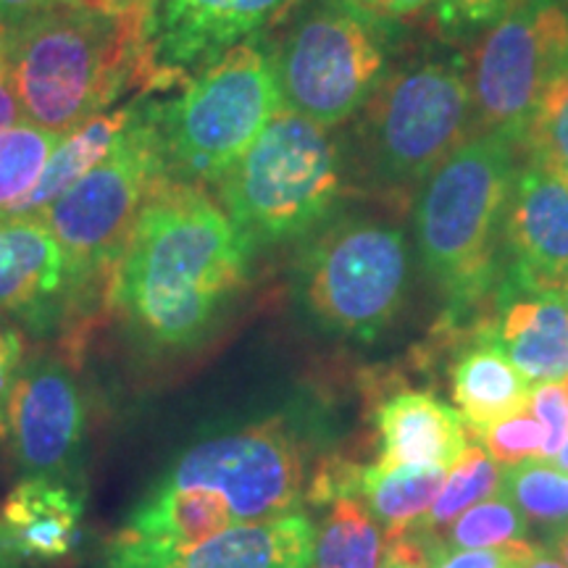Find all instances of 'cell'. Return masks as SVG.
<instances>
[{"instance_id": "39", "label": "cell", "mask_w": 568, "mask_h": 568, "mask_svg": "<svg viewBox=\"0 0 568 568\" xmlns=\"http://www.w3.org/2000/svg\"><path fill=\"white\" fill-rule=\"evenodd\" d=\"M545 548H548L552 556H556L560 564L564 566H568V527L566 529H560L558 535H552L550 539H548V545H545Z\"/></svg>"}, {"instance_id": "30", "label": "cell", "mask_w": 568, "mask_h": 568, "mask_svg": "<svg viewBox=\"0 0 568 568\" xmlns=\"http://www.w3.org/2000/svg\"><path fill=\"white\" fill-rule=\"evenodd\" d=\"M479 437L493 460L503 466H516L535 458L542 460L545 432L529 406L516 410L514 416L503 418V422L493 424Z\"/></svg>"}, {"instance_id": "33", "label": "cell", "mask_w": 568, "mask_h": 568, "mask_svg": "<svg viewBox=\"0 0 568 568\" xmlns=\"http://www.w3.org/2000/svg\"><path fill=\"white\" fill-rule=\"evenodd\" d=\"M529 408L542 424V460H550L568 437V397L560 385H537L529 395Z\"/></svg>"}, {"instance_id": "19", "label": "cell", "mask_w": 568, "mask_h": 568, "mask_svg": "<svg viewBox=\"0 0 568 568\" xmlns=\"http://www.w3.org/2000/svg\"><path fill=\"white\" fill-rule=\"evenodd\" d=\"M82 521V481L21 477L0 506V529L24 564L67 558L80 545Z\"/></svg>"}, {"instance_id": "45", "label": "cell", "mask_w": 568, "mask_h": 568, "mask_svg": "<svg viewBox=\"0 0 568 568\" xmlns=\"http://www.w3.org/2000/svg\"><path fill=\"white\" fill-rule=\"evenodd\" d=\"M151 3H155V0H151Z\"/></svg>"}, {"instance_id": "7", "label": "cell", "mask_w": 568, "mask_h": 568, "mask_svg": "<svg viewBox=\"0 0 568 568\" xmlns=\"http://www.w3.org/2000/svg\"><path fill=\"white\" fill-rule=\"evenodd\" d=\"M406 287V234L382 219L332 222L295 266V293L311 322L355 343H374L393 324Z\"/></svg>"}, {"instance_id": "12", "label": "cell", "mask_w": 568, "mask_h": 568, "mask_svg": "<svg viewBox=\"0 0 568 568\" xmlns=\"http://www.w3.org/2000/svg\"><path fill=\"white\" fill-rule=\"evenodd\" d=\"M6 439L21 477L82 481L88 403L63 361H24L6 408Z\"/></svg>"}, {"instance_id": "23", "label": "cell", "mask_w": 568, "mask_h": 568, "mask_svg": "<svg viewBox=\"0 0 568 568\" xmlns=\"http://www.w3.org/2000/svg\"><path fill=\"white\" fill-rule=\"evenodd\" d=\"M445 468H361L358 500H364L387 537H400L426 516L445 485Z\"/></svg>"}, {"instance_id": "28", "label": "cell", "mask_w": 568, "mask_h": 568, "mask_svg": "<svg viewBox=\"0 0 568 568\" xmlns=\"http://www.w3.org/2000/svg\"><path fill=\"white\" fill-rule=\"evenodd\" d=\"M529 527L518 510L510 506L506 497L495 495L471 506L460 514L456 521L437 542H432L426 552L435 550H481V548H503V545L529 542Z\"/></svg>"}, {"instance_id": "43", "label": "cell", "mask_w": 568, "mask_h": 568, "mask_svg": "<svg viewBox=\"0 0 568 568\" xmlns=\"http://www.w3.org/2000/svg\"><path fill=\"white\" fill-rule=\"evenodd\" d=\"M560 387H564V393H566V397H568V376H566V379H564V385H560Z\"/></svg>"}, {"instance_id": "13", "label": "cell", "mask_w": 568, "mask_h": 568, "mask_svg": "<svg viewBox=\"0 0 568 568\" xmlns=\"http://www.w3.org/2000/svg\"><path fill=\"white\" fill-rule=\"evenodd\" d=\"M95 308L40 216L0 213V318L38 337Z\"/></svg>"}, {"instance_id": "27", "label": "cell", "mask_w": 568, "mask_h": 568, "mask_svg": "<svg viewBox=\"0 0 568 568\" xmlns=\"http://www.w3.org/2000/svg\"><path fill=\"white\" fill-rule=\"evenodd\" d=\"M61 138L27 119L0 130V213H11L30 195Z\"/></svg>"}, {"instance_id": "20", "label": "cell", "mask_w": 568, "mask_h": 568, "mask_svg": "<svg viewBox=\"0 0 568 568\" xmlns=\"http://www.w3.org/2000/svg\"><path fill=\"white\" fill-rule=\"evenodd\" d=\"M453 400L474 435L529 406L531 387L497 345L489 324L458 355L450 372Z\"/></svg>"}, {"instance_id": "11", "label": "cell", "mask_w": 568, "mask_h": 568, "mask_svg": "<svg viewBox=\"0 0 568 568\" xmlns=\"http://www.w3.org/2000/svg\"><path fill=\"white\" fill-rule=\"evenodd\" d=\"M155 481L222 495L237 524L297 514L308 487L301 445L280 418L190 445Z\"/></svg>"}, {"instance_id": "31", "label": "cell", "mask_w": 568, "mask_h": 568, "mask_svg": "<svg viewBox=\"0 0 568 568\" xmlns=\"http://www.w3.org/2000/svg\"><path fill=\"white\" fill-rule=\"evenodd\" d=\"M524 0H437L435 27L445 40H468L485 34Z\"/></svg>"}, {"instance_id": "14", "label": "cell", "mask_w": 568, "mask_h": 568, "mask_svg": "<svg viewBox=\"0 0 568 568\" xmlns=\"http://www.w3.org/2000/svg\"><path fill=\"white\" fill-rule=\"evenodd\" d=\"M314 524L303 514L234 524L195 545L113 535L88 568H308Z\"/></svg>"}, {"instance_id": "18", "label": "cell", "mask_w": 568, "mask_h": 568, "mask_svg": "<svg viewBox=\"0 0 568 568\" xmlns=\"http://www.w3.org/2000/svg\"><path fill=\"white\" fill-rule=\"evenodd\" d=\"M493 337L518 374L537 385H558L568 376V308L564 293H537L508 282Z\"/></svg>"}, {"instance_id": "24", "label": "cell", "mask_w": 568, "mask_h": 568, "mask_svg": "<svg viewBox=\"0 0 568 568\" xmlns=\"http://www.w3.org/2000/svg\"><path fill=\"white\" fill-rule=\"evenodd\" d=\"M324 508L308 568H379L385 537L364 503L337 497Z\"/></svg>"}, {"instance_id": "38", "label": "cell", "mask_w": 568, "mask_h": 568, "mask_svg": "<svg viewBox=\"0 0 568 568\" xmlns=\"http://www.w3.org/2000/svg\"><path fill=\"white\" fill-rule=\"evenodd\" d=\"M55 3H61V0H0V24L11 27L21 19L32 17V13L51 9Z\"/></svg>"}, {"instance_id": "42", "label": "cell", "mask_w": 568, "mask_h": 568, "mask_svg": "<svg viewBox=\"0 0 568 568\" xmlns=\"http://www.w3.org/2000/svg\"><path fill=\"white\" fill-rule=\"evenodd\" d=\"M550 464L556 466V468H560V471L568 474V437L564 439V445H560V450L556 453V456L550 458Z\"/></svg>"}, {"instance_id": "44", "label": "cell", "mask_w": 568, "mask_h": 568, "mask_svg": "<svg viewBox=\"0 0 568 568\" xmlns=\"http://www.w3.org/2000/svg\"><path fill=\"white\" fill-rule=\"evenodd\" d=\"M564 301H566V308H568V284H566V290H564Z\"/></svg>"}, {"instance_id": "36", "label": "cell", "mask_w": 568, "mask_h": 568, "mask_svg": "<svg viewBox=\"0 0 568 568\" xmlns=\"http://www.w3.org/2000/svg\"><path fill=\"white\" fill-rule=\"evenodd\" d=\"M379 568H432L429 552L410 535L387 537Z\"/></svg>"}, {"instance_id": "5", "label": "cell", "mask_w": 568, "mask_h": 568, "mask_svg": "<svg viewBox=\"0 0 568 568\" xmlns=\"http://www.w3.org/2000/svg\"><path fill=\"white\" fill-rule=\"evenodd\" d=\"M216 193L253 251L290 243L329 219L343 193V155L326 126L282 109Z\"/></svg>"}, {"instance_id": "6", "label": "cell", "mask_w": 568, "mask_h": 568, "mask_svg": "<svg viewBox=\"0 0 568 568\" xmlns=\"http://www.w3.org/2000/svg\"><path fill=\"white\" fill-rule=\"evenodd\" d=\"M272 55L284 109L326 130L364 109L387 77L379 17L355 0H305Z\"/></svg>"}, {"instance_id": "8", "label": "cell", "mask_w": 568, "mask_h": 568, "mask_svg": "<svg viewBox=\"0 0 568 568\" xmlns=\"http://www.w3.org/2000/svg\"><path fill=\"white\" fill-rule=\"evenodd\" d=\"M166 176L155 130V101L145 98L138 122L80 182L40 213L74 266L92 305L109 297L111 280L153 184Z\"/></svg>"}, {"instance_id": "25", "label": "cell", "mask_w": 568, "mask_h": 568, "mask_svg": "<svg viewBox=\"0 0 568 568\" xmlns=\"http://www.w3.org/2000/svg\"><path fill=\"white\" fill-rule=\"evenodd\" d=\"M497 487H500V468H497V460H493V456H489L481 445H468L466 450L460 453L456 464H453L450 471H447L445 485L439 489L437 500L432 503L426 516L418 518L406 535L418 539L426 550L432 542H437V539L445 535L447 527H450L460 514H466L468 508L477 506L481 500L495 497Z\"/></svg>"}, {"instance_id": "10", "label": "cell", "mask_w": 568, "mask_h": 568, "mask_svg": "<svg viewBox=\"0 0 568 568\" xmlns=\"http://www.w3.org/2000/svg\"><path fill=\"white\" fill-rule=\"evenodd\" d=\"M568 63L564 0H524L481 34L471 67L474 124L521 142L539 98Z\"/></svg>"}, {"instance_id": "3", "label": "cell", "mask_w": 568, "mask_h": 568, "mask_svg": "<svg viewBox=\"0 0 568 568\" xmlns=\"http://www.w3.org/2000/svg\"><path fill=\"white\" fill-rule=\"evenodd\" d=\"M516 140L481 132L424 180L416 240L432 280L456 311L487 295L518 161Z\"/></svg>"}, {"instance_id": "17", "label": "cell", "mask_w": 568, "mask_h": 568, "mask_svg": "<svg viewBox=\"0 0 568 568\" xmlns=\"http://www.w3.org/2000/svg\"><path fill=\"white\" fill-rule=\"evenodd\" d=\"M379 458L376 468H445L450 471L468 447L458 408L424 389H403L376 408Z\"/></svg>"}, {"instance_id": "29", "label": "cell", "mask_w": 568, "mask_h": 568, "mask_svg": "<svg viewBox=\"0 0 568 568\" xmlns=\"http://www.w3.org/2000/svg\"><path fill=\"white\" fill-rule=\"evenodd\" d=\"M531 161L568 187V63L552 77L524 132Z\"/></svg>"}, {"instance_id": "37", "label": "cell", "mask_w": 568, "mask_h": 568, "mask_svg": "<svg viewBox=\"0 0 568 568\" xmlns=\"http://www.w3.org/2000/svg\"><path fill=\"white\" fill-rule=\"evenodd\" d=\"M355 3L379 19H403L435 9L437 0H355Z\"/></svg>"}, {"instance_id": "35", "label": "cell", "mask_w": 568, "mask_h": 568, "mask_svg": "<svg viewBox=\"0 0 568 568\" xmlns=\"http://www.w3.org/2000/svg\"><path fill=\"white\" fill-rule=\"evenodd\" d=\"M24 122L9 59V27L0 24V130Z\"/></svg>"}, {"instance_id": "2", "label": "cell", "mask_w": 568, "mask_h": 568, "mask_svg": "<svg viewBox=\"0 0 568 568\" xmlns=\"http://www.w3.org/2000/svg\"><path fill=\"white\" fill-rule=\"evenodd\" d=\"M151 0H61L9 27L27 122L67 134L138 88L153 92Z\"/></svg>"}, {"instance_id": "22", "label": "cell", "mask_w": 568, "mask_h": 568, "mask_svg": "<svg viewBox=\"0 0 568 568\" xmlns=\"http://www.w3.org/2000/svg\"><path fill=\"white\" fill-rule=\"evenodd\" d=\"M234 516L222 495L197 487H169L153 481L134 503L119 535L159 545H195L234 527Z\"/></svg>"}, {"instance_id": "40", "label": "cell", "mask_w": 568, "mask_h": 568, "mask_svg": "<svg viewBox=\"0 0 568 568\" xmlns=\"http://www.w3.org/2000/svg\"><path fill=\"white\" fill-rule=\"evenodd\" d=\"M524 568H568V566L560 564V560L552 556L548 548H537L535 556L524 564Z\"/></svg>"}, {"instance_id": "32", "label": "cell", "mask_w": 568, "mask_h": 568, "mask_svg": "<svg viewBox=\"0 0 568 568\" xmlns=\"http://www.w3.org/2000/svg\"><path fill=\"white\" fill-rule=\"evenodd\" d=\"M539 545L514 542L503 548L481 550H435L429 556L432 568H524V564L535 556Z\"/></svg>"}, {"instance_id": "9", "label": "cell", "mask_w": 568, "mask_h": 568, "mask_svg": "<svg viewBox=\"0 0 568 568\" xmlns=\"http://www.w3.org/2000/svg\"><path fill=\"white\" fill-rule=\"evenodd\" d=\"M364 151L385 182H424L466 142L474 122L468 67L422 61L382 80L364 105Z\"/></svg>"}, {"instance_id": "4", "label": "cell", "mask_w": 568, "mask_h": 568, "mask_svg": "<svg viewBox=\"0 0 568 568\" xmlns=\"http://www.w3.org/2000/svg\"><path fill=\"white\" fill-rule=\"evenodd\" d=\"M284 109L272 48L255 38L240 42L155 101L166 176L216 184Z\"/></svg>"}, {"instance_id": "34", "label": "cell", "mask_w": 568, "mask_h": 568, "mask_svg": "<svg viewBox=\"0 0 568 568\" xmlns=\"http://www.w3.org/2000/svg\"><path fill=\"white\" fill-rule=\"evenodd\" d=\"M24 366V339L21 332L0 318V439H6V408L13 382Z\"/></svg>"}, {"instance_id": "16", "label": "cell", "mask_w": 568, "mask_h": 568, "mask_svg": "<svg viewBox=\"0 0 568 568\" xmlns=\"http://www.w3.org/2000/svg\"><path fill=\"white\" fill-rule=\"evenodd\" d=\"M503 243L510 251L508 282L537 293L568 284V187L537 161L521 163L510 187Z\"/></svg>"}, {"instance_id": "1", "label": "cell", "mask_w": 568, "mask_h": 568, "mask_svg": "<svg viewBox=\"0 0 568 568\" xmlns=\"http://www.w3.org/2000/svg\"><path fill=\"white\" fill-rule=\"evenodd\" d=\"M253 245L197 184L163 176L142 203L109 305L140 351L201 345L251 272Z\"/></svg>"}, {"instance_id": "26", "label": "cell", "mask_w": 568, "mask_h": 568, "mask_svg": "<svg viewBox=\"0 0 568 568\" xmlns=\"http://www.w3.org/2000/svg\"><path fill=\"white\" fill-rule=\"evenodd\" d=\"M497 495L506 497L529 529L542 531L548 539L568 527V474L550 460L503 466Z\"/></svg>"}, {"instance_id": "15", "label": "cell", "mask_w": 568, "mask_h": 568, "mask_svg": "<svg viewBox=\"0 0 568 568\" xmlns=\"http://www.w3.org/2000/svg\"><path fill=\"white\" fill-rule=\"evenodd\" d=\"M293 0H155L151 55L155 88H182L190 77L266 30Z\"/></svg>"}, {"instance_id": "41", "label": "cell", "mask_w": 568, "mask_h": 568, "mask_svg": "<svg viewBox=\"0 0 568 568\" xmlns=\"http://www.w3.org/2000/svg\"><path fill=\"white\" fill-rule=\"evenodd\" d=\"M21 566H24V560L13 552L9 539L3 535V529H0V568H21Z\"/></svg>"}, {"instance_id": "21", "label": "cell", "mask_w": 568, "mask_h": 568, "mask_svg": "<svg viewBox=\"0 0 568 568\" xmlns=\"http://www.w3.org/2000/svg\"><path fill=\"white\" fill-rule=\"evenodd\" d=\"M148 95L151 92H138L132 101H126V105L122 103L119 109L98 113L77 130L63 134L30 195L9 216H40L55 197H61L71 184H77L90 169H95L116 148V142L130 132V126L138 122Z\"/></svg>"}]
</instances>
